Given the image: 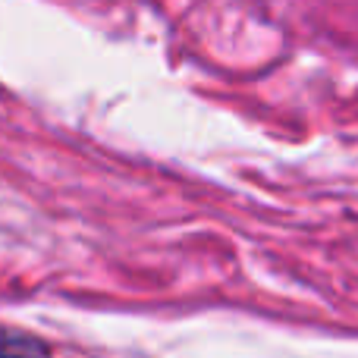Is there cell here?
I'll list each match as a JSON object with an SVG mask.
<instances>
[{"label": "cell", "instance_id": "1", "mask_svg": "<svg viewBox=\"0 0 358 358\" xmlns=\"http://www.w3.org/2000/svg\"><path fill=\"white\" fill-rule=\"evenodd\" d=\"M0 358H50V349L41 336L16 327H0Z\"/></svg>", "mask_w": 358, "mask_h": 358}]
</instances>
